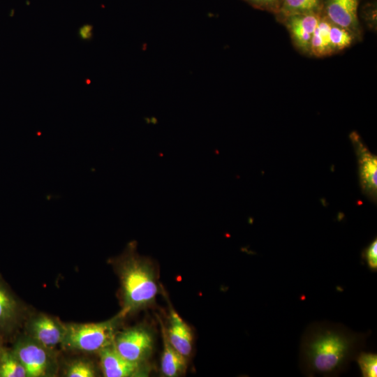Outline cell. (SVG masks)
I'll use <instances>...</instances> for the list:
<instances>
[{"label": "cell", "instance_id": "cell-20", "mask_svg": "<svg viewBox=\"0 0 377 377\" xmlns=\"http://www.w3.org/2000/svg\"><path fill=\"white\" fill-rule=\"evenodd\" d=\"M362 258L365 261L368 268L373 272L377 271V240L374 239L362 253Z\"/></svg>", "mask_w": 377, "mask_h": 377}, {"label": "cell", "instance_id": "cell-21", "mask_svg": "<svg viewBox=\"0 0 377 377\" xmlns=\"http://www.w3.org/2000/svg\"><path fill=\"white\" fill-rule=\"evenodd\" d=\"M255 8L268 11L277 15L282 0H244Z\"/></svg>", "mask_w": 377, "mask_h": 377}, {"label": "cell", "instance_id": "cell-14", "mask_svg": "<svg viewBox=\"0 0 377 377\" xmlns=\"http://www.w3.org/2000/svg\"><path fill=\"white\" fill-rule=\"evenodd\" d=\"M323 0H282L279 15L288 17L304 14H323Z\"/></svg>", "mask_w": 377, "mask_h": 377}, {"label": "cell", "instance_id": "cell-5", "mask_svg": "<svg viewBox=\"0 0 377 377\" xmlns=\"http://www.w3.org/2000/svg\"><path fill=\"white\" fill-rule=\"evenodd\" d=\"M50 351L30 337L20 339L13 350L27 377L48 376L52 373L54 361Z\"/></svg>", "mask_w": 377, "mask_h": 377}, {"label": "cell", "instance_id": "cell-9", "mask_svg": "<svg viewBox=\"0 0 377 377\" xmlns=\"http://www.w3.org/2000/svg\"><path fill=\"white\" fill-rule=\"evenodd\" d=\"M28 331L29 337L52 350L61 344L66 332V325L47 315L40 314L31 320Z\"/></svg>", "mask_w": 377, "mask_h": 377}, {"label": "cell", "instance_id": "cell-2", "mask_svg": "<svg viewBox=\"0 0 377 377\" xmlns=\"http://www.w3.org/2000/svg\"><path fill=\"white\" fill-rule=\"evenodd\" d=\"M117 267L122 300L119 314L124 318L154 304L160 290L158 273L151 259L139 255L132 242L117 261Z\"/></svg>", "mask_w": 377, "mask_h": 377}, {"label": "cell", "instance_id": "cell-4", "mask_svg": "<svg viewBox=\"0 0 377 377\" xmlns=\"http://www.w3.org/2000/svg\"><path fill=\"white\" fill-rule=\"evenodd\" d=\"M113 346L128 360L145 363L152 354L154 338L150 330L144 326H135L117 332Z\"/></svg>", "mask_w": 377, "mask_h": 377}, {"label": "cell", "instance_id": "cell-7", "mask_svg": "<svg viewBox=\"0 0 377 377\" xmlns=\"http://www.w3.org/2000/svg\"><path fill=\"white\" fill-rule=\"evenodd\" d=\"M350 138L358 158L359 175L362 192L368 198L376 201L377 193L376 156L369 151L357 133H351Z\"/></svg>", "mask_w": 377, "mask_h": 377}, {"label": "cell", "instance_id": "cell-19", "mask_svg": "<svg viewBox=\"0 0 377 377\" xmlns=\"http://www.w3.org/2000/svg\"><path fill=\"white\" fill-rule=\"evenodd\" d=\"M96 376L93 365L85 360H75L66 369V376L68 377H94Z\"/></svg>", "mask_w": 377, "mask_h": 377}, {"label": "cell", "instance_id": "cell-13", "mask_svg": "<svg viewBox=\"0 0 377 377\" xmlns=\"http://www.w3.org/2000/svg\"><path fill=\"white\" fill-rule=\"evenodd\" d=\"M331 25L330 21L322 14L311 38V54L317 57H323L334 53L330 39Z\"/></svg>", "mask_w": 377, "mask_h": 377}, {"label": "cell", "instance_id": "cell-6", "mask_svg": "<svg viewBox=\"0 0 377 377\" xmlns=\"http://www.w3.org/2000/svg\"><path fill=\"white\" fill-rule=\"evenodd\" d=\"M100 366L105 377L147 376L151 368L147 362H135L121 356L113 344L98 353Z\"/></svg>", "mask_w": 377, "mask_h": 377}, {"label": "cell", "instance_id": "cell-11", "mask_svg": "<svg viewBox=\"0 0 377 377\" xmlns=\"http://www.w3.org/2000/svg\"><path fill=\"white\" fill-rule=\"evenodd\" d=\"M165 327L167 337L171 345L188 358L193 350V333L188 324L170 304L168 325Z\"/></svg>", "mask_w": 377, "mask_h": 377}, {"label": "cell", "instance_id": "cell-18", "mask_svg": "<svg viewBox=\"0 0 377 377\" xmlns=\"http://www.w3.org/2000/svg\"><path fill=\"white\" fill-rule=\"evenodd\" d=\"M363 377L377 376V355L360 351L355 358Z\"/></svg>", "mask_w": 377, "mask_h": 377}, {"label": "cell", "instance_id": "cell-16", "mask_svg": "<svg viewBox=\"0 0 377 377\" xmlns=\"http://www.w3.org/2000/svg\"><path fill=\"white\" fill-rule=\"evenodd\" d=\"M0 377H27L25 368L13 351L1 352Z\"/></svg>", "mask_w": 377, "mask_h": 377}, {"label": "cell", "instance_id": "cell-8", "mask_svg": "<svg viewBox=\"0 0 377 377\" xmlns=\"http://www.w3.org/2000/svg\"><path fill=\"white\" fill-rule=\"evenodd\" d=\"M358 5L359 0H323V15L332 24L347 29L356 37L360 33Z\"/></svg>", "mask_w": 377, "mask_h": 377}, {"label": "cell", "instance_id": "cell-12", "mask_svg": "<svg viewBox=\"0 0 377 377\" xmlns=\"http://www.w3.org/2000/svg\"><path fill=\"white\" fill-rule=\"evenodd\" d=\"M163 338V352L161 369L166 377H177L184 375L187 369V357L179 353L170 343L165 332V327L158 318Z\"/></svg>", "mask_w": 377, "mask_h": 377}, {"label": "cell", "instance_id": "cell-17", "mask_svg": "<svg viewBox=\"0 0 377 377\" xmlns=\"http://www.w3.org/2000/svg\"><path fill=\"white\" fill-rule=\"evenodd\" d=\"M354 37L347 29L332 24L330 39L334 53L349 47L352 44Z\"/></svg>", "mask_w": 377, "mask_h": 377}, {"label": "cell", "instance_id": "cell-22", "mask_svg": "<svg viewBox=\"0 0 377 377\" xmlns=\"http://www.w3.org/2000/svg\"><path fill=\"white\" fill-rule=\"evenodd\" d=\"M78 36L82 40H89L93 36V26L84 24L78 30Z\"/></svg>", "mask_w": 377, "mask_h": 377}, {"label": "cell", "instance_id": "cell-15", "mask_svg": "<svg viewBox=\"0 0 377 377\" xmlns=\"http://www.w3.org/2000/svg\"><path fill=\"white\" fill-rule=\"evenodd\" d=\"M18 309L16 300L0 283V327H8L15 321Z\"/></svg>", "mask_w": 377, "mask_h": 377}, {"label": "cell", "instance_id": "cell-10", "mask_svg": "<svg viewBox=\"0 0 377 377\" xmlns=\"http://www.w3.org/2000/svg\"><path fill=\"white\" fill-rule=\"evenodd\" d=\"M322 14L296 15L283 19L295 46L302 52L310 54L313 34Z\"/></svg>", "mask_w": 377, "mask_h": 377}, {"label": "cell", "instance_id": "cell-3", "mask_svg": "<svg viewBox=\"0 0 377 377\" xmlns=\"http://www.w3.org/2000/svg\"><path fill=\"white\" fill-rule=\"evenodd\" d=\"M119 313L110 320L91 323H69L61 346L67 349L98 353L113 344L120 320Z\"/></svg>", "mask_w": 377, "mask_h": 377}, {"label": "cell", "instance_id": "cell-23", "mask_svg": "<svg viewBox=\"0 0 377 377\" xmlns=\"http://www.w3.org/2000/svg\"><path fill=\"white\" fill-rule=\"evenodd\" d=\"M2 350H3L0 348V357H1V354Z\"/></svg>", "mask_w": 377, "mask_h": 377}, {"label": "cell", "instance_id": "cell-1", "mask_svg": "<svg viewBox=\"0 0 377 377\" xmlns=\"http://www.w3.org/2000/svg\"><path fill=\"white\" fill-rule=\"evenodd\" d=\"M371 332H356L341 323H311L301 338L299 366L306 376H338L355 360Z\"/></svg>", "mask_w": 377, "mask_h": 377}]
</instances>
